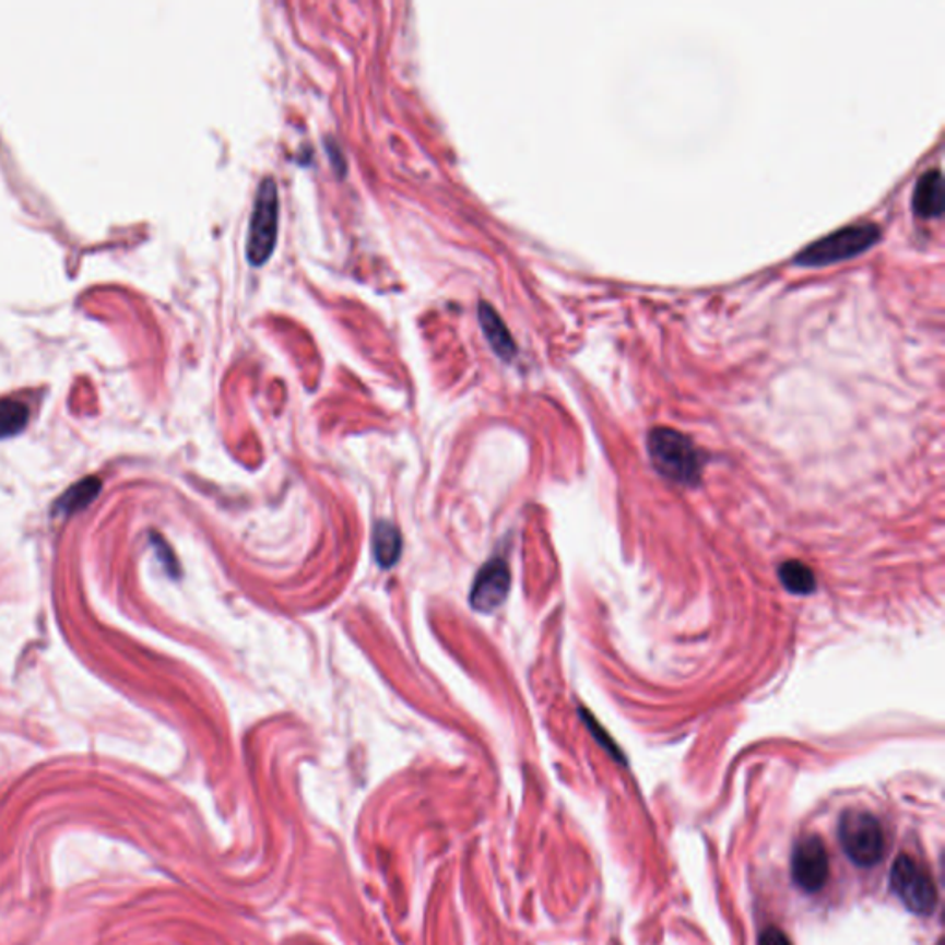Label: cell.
Returning <instances> with one entry per match:
<instances>
[{
	"label": "cell",
	"instance_id": "1",
	"mask_svg": "<svg viewBox=\"0 0 945 945\" xmlns=\"http://www.w3.org/2000/svg\"><path fill=\"white\" fill-rule=\"evenodd\" d=\"M648 452L655 470L671 481L693 486L700 481L704 457L695 444L671 427H655L648 435Z\"/></svg>",
	"mask_w": 945,
	"mask_h": 945
},
{
	"label": "cell",
	"instance_id": "2",
	"mask_svg": "<svg viewBox=\"0 0 945 945\" xmlns=\"http://www.w3.org/2000/svg\"><path fill=\"white\" fill-rule=\"evenodd\" d=\"M879 237L881 227L875 222H853L805 246L794 257V261L803 267H822V264L844 261L869 250L870 246L879 240Z\"/></svg>",
	"mask_w": 945,
	"mask_h": 945
},
{
	"label": "cell",
	"instance_id": "3",
	"mask_svg": "<svg viewBox=\"0 0 945 945\" xmlns=\"http://www.w3.org/2000/svg\"><path fill=\"white\" fill-rule=\"evenodd\" d=\"M277 233H280V191L275 179L267 176L257 187L248 240H246V256L253 267H262L264 262L270 261L277 245Z\"/></svg>",
	"mask_w": 945,
	"mask_h": 945
},
{
	"label": "cell",
	"instance_id": "4",
	"mask_svg": "<svg viewBox=\"0 0 945 945\" xmlns=\"http://www.w3.org/2000/svg\"><path fill=\"white\" fill-rule=\"evenodd\" d=\"M839 840L848 859L861 869H874L885 857V831L869 811H846L840 816Z\"/></svg>",
	"mask_w": 945,
	"mask_h": 945
},
{
	"label": "cell",
	"instance_id": "5",
	"mask_svg": "<svg viewBox=\"0 0 945 945\" xmlns=\"http://www.w3.org/2000/svg\"><path fill=\"white\" fill-rule=\"evenodd\" d=\"M890 888L905 909L916 916H931L938 905L933 877L914 857L899 855L890 870Z\"/></svg>",
	"mask_w": 945,
	"mask_h": 945
},
{
	"label": "cell",
	"instance_id": "6",
	"mask_svg": "<svg viewBox=\"0 0 945 945\" xmlns=\"http://www.w3.org/2000/svg\"><path fill=\"white\" fill-rule=\"evenodd\" d=\"M792 881L807 894L820 893L829 879V855L818 835L803 837L794 846L791 859Z\"/></svg>",
	"mask_w": 945,
	"mask_h": 945
},
{
	"label": "cell",
	"instance_id": "7",
	"mask_svg": "<svg viewBox=\"0 0 945 945\" xmlns=\"http://www.w3.org/2000/svg\"><path fill=\"white\" fill-rule=\"evenodd\" d=\"M510 591V569L505 559H489L488 564L482 565L481 571L476 572L475 582L471 588V606L476 612L492 613L506 601Z\"/></svg>",
	"mask_w": 945,
	"mask_h": 945
},
{
	"label": "cell",
	"instance_id": "8",
	"mask_svg": "<svg viewBox=\"0 0 945 945\" xmlns=\"http://www.w3.org/2000/svg\"><path fill=\"white\" fill-rule=\"evenodd\" d=\"M912 208L922 218H936L944 211V178L940 168H929L916 181Z\"/></svg>",
	"mask_w": 945,
	"mask_h": 945
},
{
	"label": "cell",
	"instance_id": "9",
	"mask_svg": "<svg viewBox=\"0 0 945 945\" xmlns=\"http://www.w3.org/2000/svg\"><path fill=\"white\" fill-rule=\"evenodd\" d=\"M479 321H481L482 331L486 334V339H488L489 345L494 347L495 353L505 361L513 358V355L518 353V345L506 328L505 320L488 302H479Z\"/></svg>",
	"mask_w": 945,
	"mask_h": 945
},
{
	"label": "cell",
	"instance_id": "10",
	"mask_svg": "<svg viewBox=\"0 0 945 945\" xmlns=\"http://www.w3.org/2000/svg\"><path fill=\"white\" fill-rule=\"evenodd\" d=\"M401 551H403V542L398 527L381 519L374 529V553L377 564L381 565L382 569L392 567L398 564Z\"/></svg>",
	"mask_w": 945,
	"mask_h": 945
},
{
	"label": "cell",
	"instance_id": "11",
	"mask_svg": "<svg viewBox=\"0 0 945 945\" xmlns=\"http://www.w3.org/2000/svg\"><path fill=\"white\" fill-rule=\"evenodd\" d=\"M779 580L792 595H808L816 588L815 572L798 559H789L779 567Z\"/></svg>",
	"mask_w": 945,
	"mask_h": 945
},
{
	"label": "cell",
	"instance_id": "12",
	"mask_svg": "<svg viewBox=\"0 0 945 945\" xmlns=\"http://www.w3.org/2000/svg\"><path fill=\"white\" fill-rule=\"evenodd\" d=\"M28 423V406L17 399H0V440L19 435Z\"/></svg>",
	"mask_w": 945,
	"mask_h": 945
},
{
	"label": "cell",
	"instance_id": "13",
	"mask_svg": "<svg viewBox=\"0 0 945 945\" xmlns=\"http://www.w3.org/2000/svg\"><path fill=\"white\" fill-rule=\"evenodd\" d=\"M101 488V481L95 479V476L78 482L76 486H72V488L61 497L60 503H58V511H61V513H72V511L82 510V508H85V506L95 500Z\"/></svg>",
	"mask_w": 945,
	"mask_h": 945
},
{
	"label": "cell",
	"instance_id": "14",
	"mask_svg": "<svg viewBox=\"0 0 945 945\" xmlns=\"http://www.w3.org/2000/svg\"><path fill=\"white\" fill-rule=\"evenodd\" d=\"M759 945H792V942L781 929L767 928L759 936Z\"/></svg>",
	"mask_w": 945,
	"mask_h": 945
}]
</instances>
